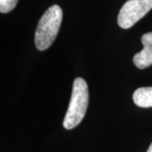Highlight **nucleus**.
I'll return each mask as SVG.
<instances>
[{"label":"nucleus","mask_w":152,"mask_h":152,"mask_svg":"<svg viewBox=\"0 0 152 152\" xmlns=\"http://www.w3.org/2000/svg\"><path fill=\"white\" fill-rule=\"evenodd\" d=\"M146 152H152V143L151 144V145L149 147V149H148V151Z\"/></svg>","instance_id":"obj_7"},{"label":"nucleus","mask_w":152,"mask_h":152,"mask_svg":"<svg viewBox=\"0 0 152 152\" xmlns=\"http://www.w3.org/2000/svg\"><path fill=\"white\" fill-rule=\"evenodd\" d=\"M19 0H0V11L1 13H9L16 6Z\"/></svg>","instance_id":"obj_6"},{"label":"nucleus","mask_w":152,"mask_h":152,"mask_svg":"<svg viewBox=\"0 0 152 152\" xmlns=\"http://www.w3.org/2000/svg\"><path fill=\"white\" fill-rule=\"evenodd\" d=\"M89 103V90L86 81L80 77L73 83L70 102L64 120V127L72 129L81 123L86 113Z\"/></svg>","instance_id":"obj_2"},{"label":"nucleus","mask_w":152,"mask_h":152,"mask_svg":"<svg viewBox=\"0 0 152 152\" xmlns=\"http://www.w3.org/2000/svg\"><path fill=\"white\" fill-rule=\"evenodd\" d=\"M141 42L144 49L134 56L133 62L137 68L144 69L152 65V32L143 35Z\"/></svg>","instance_id":"obj_4"},{"label":"nucleus","mask_w":152,"mask_h":152,"mask_svg":"<svg viewBox=\"0 0 152 152\" xmlns=\"http://www.w3.org/2000/svg\"><path fill=\"white\" fill-rule=\"evenodd\" d=\"M152 9V0H128L119 11L118 23L123 29L132 27Z\"/></svg>","instance_id":"obj_3"},{"label":"nucleus","mask_w":152,"mask_h":152,"mask_svg":"<svg viewBox=\"0 0 152 152\" xmlns=\"http://www.w3.org/2000/svg\"><path fill=\"white\" fill-rule=\"evenodd\" d=\"M133 100L140 107H152V87L137 89L133 95Z\"/></svg>","instance_id":"obj_5"},{"label":"nucleus","mask_w":152,"mask_h":152,"mask_svg":"<svg viewBox=\"0 0 152 152\" xmlns=\"http://www.w3.org/2000/svg\"><path fill=\"white\" fill-rule=\"evenodd\" d=\"M63 20V10L54 4L48 8L38 22L35 33V44L39 51L48 49L54 42Z\"/></svg>","instance_id":"obj_1"}]
</instances>
